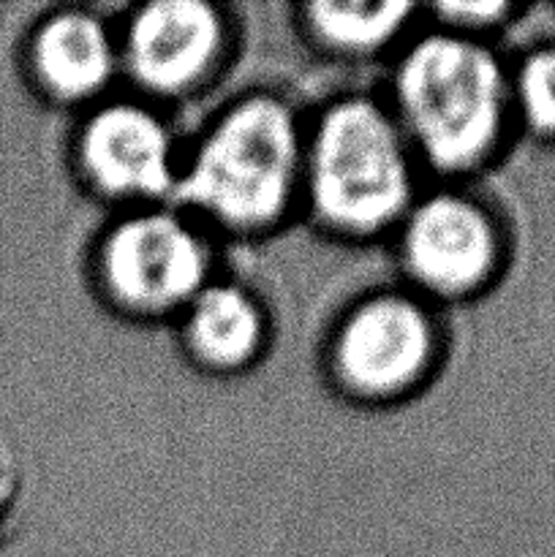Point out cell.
<instances>
[{
    "label": "cell",
    "instance_id": "cell-5",
    "mask_svg": "<svg viewBox=\"0 0 555 557\" xmlns=\"http://www.w3.org/2000/svg\"><path fill=\"white\" fill-rule=\"evenodd\" d=\"M433 348L435 330L424 308L400 294H379L337 326L335 370L357 395H400L422 379Z\"/></svg>",
    "mask_w": 555,
    "mask_h": 557
},
{
    "label": "cell",
    "instance_id": "cell-9",
    "mask_svg": "<svg viewBox=\"0 0 555 557\" xmlns=\"http://www.w3.org/2000/svg\"><path fill=\"white\" fill-rule=\"evenodd\" d=\"M118 65V47L96 14L58 11L33 38V71L52 96L82 101L103 90Z\"/></svg>",
    "mask_w": 555,
    "mask_h": 557
},
{
    "label": "cell",
    "instance_id": "cell-3",
    "mask_svg": "<svg viewBox=\"0 0 555 557\" xmlns=\"http://www.w3.org/2000/svg\"><path fill=\"white\" fill-rule=\"evenodd\" d=\"M303 180L321 221L346 234H375L411 210V145L384 107L343 98L305 145Z\"/></svg>",
    "mask_w": 555,
    "mask_h": 557
},
{
    "label": "cell",
    "instance_id": "cell-7",
    "mask_svg": "<svg viewBox=\"0 0 555 557\" xmlns=\"http://www.w3.org/2000/svg\"><path fill=\"white\" fill-rule=\"evenodd\" d=\"M79 163L101 194L118 199H158L177 188L169 128L139 103L98 109L79 134Z\"/></svg>",
    "mask_w": 555,
    "mask_h": 557
},
{
    "label": "cell",
    "instance_id": "cell-6",
    "mask_svg": "<svg viewBox=\"0 0 555 557\" xmlns=\"http://www.w3.org/2000/svg\"><path fill=\"white\" fill-rule=\"evenodd\" d=\"M403 264L441 297H466L495 275L501 239L488 212L457 194H435L403 218Z\"/></svg>",
    "mask_w": 555,
    "mask_h": 557
},
{
    "label": "cell",
    "instance_id": "cell-4",
    "mask_svg": "<svg viewBox=\"0 0 555 557\" xmlns=\"http://www.w3.org/2000/svg\"><path fill=\"white\" fill-rule=\"evenodd\" d=\"M207 248L180 215L150 210L125 218L101 245V277L123 308H185L207 286Z\"/></svg>",
    "mask_w": 555,
    "mask_h": 557
},
{
    "label": "cell",
    "instance_id": "cell-11",
    "mask_svg": "<svg viewBox=\"0 0 555 557\" xmlns=\"http://www.w3.org/2000/svg\"><path fill=\"white\" fill-rule=\"evenodd\" d=\"M411 14L408 3H310L308 25L335 52L370 54L395 41Z\"/></svg>",
    "mask_w": 555,
    "mask_h": 557
},
{
    "label": "cell",
    "instance_id": "cell-10",
    "mask_svg": "<svg viewBox=\"0 0 555 557\" xmlns=\"http://www.w3.org/2000/svg\"><path fill=\"white\" fill-rule=\"evenodd\" d=\"M185 337L196 357L215 370H237L261 348L264 319L248 292L232 283H207L185 305Z\"/></svg>",
    "mask_w": 555,
    "mask_h": 557
},
{
    "label": "cell",
    "instance_id": "cell-1",
    "mask_svg": "<svg viewBox=\"0 0 555 557\" xmlns=\"http://www.w3.org/2000/svg\"><path fill=\"white\" fill-rule=\"evenodd\" d=\"M397 125L441 172L479 166L498 145L511 109L509 76L466 33H433L406 49L395 76Z\"/></svg>",
    "mask_w": 555,
    "mask_h": 557
},
{
    "label": "cell",
    "instance_id": "cell-2",
    "mask_svg": "<svg viewBox=\"0 0 555 557\" xmlns=\"http://www.w3.org/2000/svg\"><path fill=\"white\" fill-rule=\"evenodd\" d=\"M303 163L305 141L286 103L254 96L207 131L177 174V190L223 226L259 228L283 215Z\"/></svg>",
    "mask_w": 555,
    "mask_h": 557
},
{
    "label": "cell",
    "instance_id": "cell-13",
    "mask_svg": "<svg viewBox=\"0 0 555 557\" xmlns=\"http://www.w3.org/2000/svg\"><path fill=\"white\" fill-rule=\"evenodd\" d=\"M441 14L449 20V25L455 27H482V25H495L501 16L509 11V5L504 3H457V5H441Z\"/></svg>",
    "mask_w": 555,
    "mask_h": 557
},
{
    "label": "cell",
    "instance_id": "cell-8",
    "mask_svg": "<svg viewBox=\"0 0 555 557\" xmlns=\"http://www.w3.org/2000/svg\"><path fill=\"white\" fill-rule=\"evenodd\" d=\"M223 47V22L210 3L158 0L131 16L123 60L152 92H185L201 82Z\"/></svg>",
    "mask_w": 555,
    "mask_h": 557
},
{
    "label": "cell",
    "instance_id": "cell-12",
    "mask_svg": "<svg viewBox=\"0 0 555 557\" xmlns=\"http://www.w3.org/2000/svg\"><path fill=\"white\" fill-rule=\"evenodd\" d=\"M511 109L533 134L555 139V47L528 54L509 79Z\"/></svg>",
    "mask_w": 555,
    "mask_h": 557
}]
</instances>
